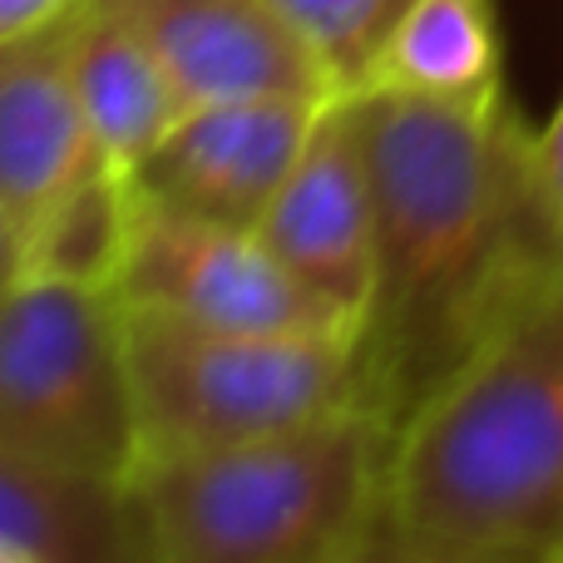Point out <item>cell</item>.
<instances>
[{"instance_id":"11","label":"cell","mask_w":563,"mask_h":563,"mask_svg":"<svg viewBox=\"0 0 563 563\" xmlns=\"http://www.w3.org/2000/svg\"><path fill=\"white\" fill-rule=\"evenodd\" d=\"M75 85L99 154L119 174H134L184 114L148 40L104 0H85L75 15Z\"/></svg>"},{"instance_id":"8","label":"cell","mask_w":563,"mask_h":563,"mask_svg":"<svg viewBox=\"0 0 563 563\" xmlns=\"http://www.w3.org/2000/svg\"><path fill=\"white\" fill-rule=\"evenodd\" d=\"M257 233L301 291L361 331L376 291V198L351 95L327 99Z\"/></svg>"},{"instance_id":"15","label":"cell","mask_w":563,"mask_h":563,"mask_svg":"<svg viewBox=\"0 0 563 563\" xmlns=\"http://www.w3.org/2000/svg\"><path fill=\"white\" fill-rule=\"evenodd\" d=\"M273 5L311 45L336 95H356L371 79L386 35L416 0H273Z\"/></svg>"},{"instance_id":"18","label":"cell","mask_w":563,"mask_h":563,"mask_svg":"<svg viewBox=\"0 0 563 563\" xmlns=\"http://www.w3.org/2000/svg\"><path fill=\"white\" fill-rule=\"evenodd\" d=\"M85 0H0V49L15 45V40L35 35V30L65 20L69 10H79Z\"/></svg>"},{"instance_id":"12","label":"cell","mask_w":563,"mask_h":563,"mask_svg":"<svg viewBox=\"0 0 563 563\" xmlns=\"http://www.w3.org/2000/svg\"><path fill=\"white\" fill-rule=\"evenodd\" d=\"M0 544L40 563H139L124 485L0 445Z\"/></svg>"},{"instance_id":"14","label":"cell","mask_w":563,"mask_h":563,"mask_svg":"<svg viewBox=\"0 0 563 563\" xmlns=\"http://www.w3.org/2000/svg\"><path fill=\"white\" fill-rule=\"evenodd\" d=\"M129 233H134V184L119 168H99L20 238V257H25L20 277L75 282L114 297Z\"/></svg>"},{"instance_id":"7","label":"cell","mask_w":563,"mask_h":563,"mask_svg":"<svg viewBox=\"0 0 563 563\" xmlns=\"http://www.w3.org/2000/svg\"><path fill=\"white\" fill-rule=\"evenodd\" d=\"M321 109L327 99H228L184 109L129 184L158 208L257 233Z\"/></svg>"},{"instance_id":"3","label":"cell","mask_w":563,"mask_h":563,"mask_svg":"<svg viewBox=\"0 0 563 563\" xmlns=\"http://www.w3.org/2000/svg\"><path fill=\"white\" fill-rule=\"evenodd\" d=\"M396 420L371 406L287 435L144 460L124 479L139 563H331L390 515Z\"/></svg>"},{"instance_id":"9","label":"cell","mask_w":563,"mask_h":563,"mask_svg":"<svg viewBox=\"0 0 563 563\" xmlns=\"http://www.w3.org/2000/svg\"><path fill=\"white\" fill-rule=\"evenodd\" d=\"M168 69L184 109L228 99H331L336 85L273 0H104Z\"/></svg>"},{"instance_id":"19","label":"cell","mask_w":563,"mask_h":563,"mask_svg":"<svg viewBox=\"0 0 563 563\" xmlns=\"http://www.w3.org/2000/svg\"><path fill=\"white\" fill-rule=\"evenodd\" d=\"M25 273V257H20V233L15 223H10V213L0 208V291L10 287V282H20Z\"/></svg>"},{"instance_id":"1","label":"cell","mask_w":563,"mask_h":563,"mask_svg":"<svg viewBox=\"0 0 563 563\" xmlns=\"http://www.w3.org/2000/svg\"><path fill=\"white\" fill-rule=\"evenodd\" d=\"M376 198V291L356 331L366 396L400 420L519 297L563 267V238L509 99L356 89Z\"/></svg>"},{"instance_id":"21","label":"cell","mask_w":563,"mask_h":563,"mask_svg":"<svg viewBox=\"0 0 563 563\" xmlns=\"http://www.w3.org/2000/svg\"><path fill=\"white\" fill-rule=\"evenodd\" d=\"M559 563H563V559H559Z\"/></svg>"},{"instance_id":"10","label":"cell","mask_w":563,"mask_h":563,"mask_svg":"<svg viewBox=\"0 0 563 563\" xmlns=\"http://www.w3.org/2000/svg\"><path fill=\"white\" fill-rule=\"evenodd\" d=\"M75 15L0 49V208L25 238L104 154L75 85Z\"/></svg>"},{"instance_id":"4","label":"cell","mask_w":563,"mask_h":563,"mask_svg":"<svg viewBox=\"0 0 563 563\" xmlns=\"http://www.w3.org/2000/svg\"><path fill=\"white\" fill-rule=\"evenodd\" d=\"M124 341L139 465L287 435L371 406L351 331L198 327L124 307Z\"/></svg>"},{"instance_id":"20","label":"cell","mask_w":563,"mask_h":563,"mask_svg":"<svg viewBox=\"0 0 563 563\" xmlns=\"http://www.w3.org/2000/svg\"><path fill=\"white\" fill-rule=\"evenodd\" d=\"M0 563H40V559H30V554H20V549L0 544Z\"/></svg>"},{"instance_id":"5","label":"cell","mask_w":563,"mask_h":563,"mask_svg":"<svg viewBox=\"0 0 563 563\" xmlns=\"http://www.w3.org/2000/svg\"><path fill=\"white\" fill-rule=\"evenodd\" d=\"M0 445L124 485L139 465L124 307L75 282L0 291Z\"/></svg>"},{"instance_id":"2","label":"cell","mask_w":563,"mask_h":563,"mask_svg":"<svg viewBox=\"0 0 563 563\" xmlns=\"http://www.w3.org/2000/svg\"><path fill=\"white\" fill-rule=\"evenodd\" d=\"M390 519L450 563L563 559V267L396 426Z\"/></svg>"},{"instance_id":"13","label":"cell","mask_w":563,"mask_h":563,"mask_svg":"<svg viewBox=\"0 0 563 563\" xmlns=\"http://www.w3.org/2000/svg\"><path fill=\"white\" fill-rule=\"evenodd\" d=\"M361 89H396L445 104L505 99L495 0H416L386 35Z\"/></svg>"},{"instance_id":"16","label":"cell","mask_w":563,"mask_h":563,"mask_svg":"<svg viewBox=\"0 0 563 563\" xmlns=\"http://www.w3.org/2000/svg\"><path fill=\"white\" fill-rule=\"evenodd\" d=\"M529 148H534L539 194H544V208H549V218H554V228L563 238V95H559L554 114L529 134Z\"/></svg>"},{"instance_id":"17","label":"cell","mask_w":563,"mask_h":563,"mask_svg":"<svg viewBox=\"0 0 563 563\" xmlns=\"http://www.w3.org/2000/svg\"><path fill=\"white\" fill-rule=\"evenodd\" d=\"M331 563H450V559L430 554L426 544H416V539H410L406 529L386 515V525H380L376 534H366L356 549H351V554H341Z\"/></svg>"},{"instance_id":"6","label":"cell","mask_w":563,"mask_h":563,"mask_svg":"<svg viewBox=\"0 0 563 563\" xmlns=\"http://www.w3.org/2000/svg\"><path fill=\"white\" fill-rule=\"evenodd\" d=\"M129 311L243 331H351L273 257L263 233L158 208L134 194V233L114 282ZM356 336V331H351Z\"/></svg>"}]
</instances>
